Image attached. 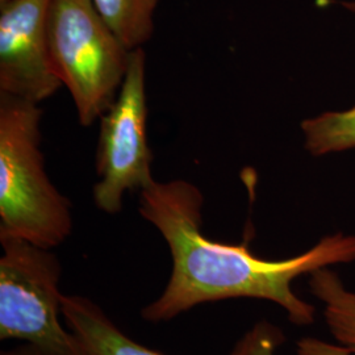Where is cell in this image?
Here are the masks:
<instances>
[{
    "mask_svg": "<svg viewBox=\"0 0 355 355\" xmlns=\"http://www.w3.org/2000/svg\"><path fill=\"white\" fill-rule=\"evenodd\" d=\"M204 196L189 180L154 182L140 191V215L158 229L168 245L173 270L162 295L141 316L170 321L196 305L249 297L282 306L297 327L316 321V306L299 297L292 283L318 268L355 262V236L333 233L311 249L271 261L252 253L248 242L214 241L202 232Z\"/></svg>",
    "mask_w": 355,
    "mask_h": 355,
    "instance_id": "cell-1",
    "label": "cell"
},
{
    "mask_svg": "<svg viewBox=\"0 0 355 355\" xmlns=\"http://www.w3.org/2000/svg\"><path fill=\"white\" fill-rule=\"evenodd\" d=\"M41 117L38 104L0 92V236L53 249L70 237L73 214L45 170Z\"/></svg>",
    "mask_w": 355,
    "mask_h": 355,
    "instance_id": "cell-2",
    "label": "cell"
},
{
    "mask_svg": "<svg viewBox=\"0 0 355 355\" xmlns=\"http://www.w3.org/2000/svg\"><path fill=\"white\" fill-rule=\"evenodd\" d=\"M51 64L89 127L114 104L132 51L105 24L91 0H51L48 15Z\"/></svg>",
    "mask_w": 355,
    "mask_h": 355,
    "instance_id": "cell-3",
    "label": "cell"
},
{
    "mask_svg": "<svg viewBox=\"0 0 355 355\" xmlns=\"http://www.w3.org/2000/svg\"><path fill=\"white\" fill-rule=\"evenodd\" d=\"M0 340H21L41 355H87L60 321L61 262L51 249L0 236Z\"/></svg>",
    "mask_w": 355,
    "mask_h": 355,
    "instance_id": "cell-4",
    "label": "cell"
},
{
    "mask_svg": "<svg viewBox=\"0 0 355 355\" xmlns=\"http://www.w3.org/2000/svg\"><path fill=\"white\" fill-rule=\"evenodd\" d=\"M153 153L148 142L146 55L132 51L130 64L114 104L101 117L96 152L99 182L94 187L96 207L110 215L123 209L129 191L150 187Z\"/></svg>",
    "mask_w": 355,
    "mask_h": 355,
    "instance_id": "cell-5",
    "label": "cell"
},
{
    "mask_svg": "<svg viewBox=\"0 0 355 355\" xmlns=\"http://www.w3.org/2000/svg\"><path fill=\"white\" fill-rule=\"evenodd\" d=\"M51 0L0 1V92L40 104L62 87L51 64Z\"/></svg>",
    "mask_w": 355,
    "mask_h": 355,
    "instance_id": "cell-6",
    "label": "cell"
},
{
    "mask_svg": "<svg viewBox=\"0 0 355 355\" xmlns=\"http://www.w3.org/2000/svg\"><path fill=\"white\" fill-rule=\"evenodd\" d=\"M62 318L87 355H165L129 338L99 305L85 296L64 295Z\"/></svg>",
    "mask_w": 355,
    "mask_h": 355,
    "instance_id": "cell-7",
    "label": "cell"
},
{
    "mask_svg": "<svg viewBox=\"0 0 355 355\" xmlns=\"http://www.w3.org/2000/svg\"><path fill=\"white\" fill-rule=\"evenodd\" d=\"M308 287L324 306V318L334 340L355 354V291L330 267L309 274Z\"/></svg>",
    "mask_w": 355,
    "mask_h": 355,
    "instance_id": "cell-8",
    "label": "cell"
},
{
    "mask_svg": "<svg viewBox=\"0 0 355 355\" xmlns=\"http://www.w3.org/2000/svg\"><path fill=\"white\" fill-rule=\"evenodd\" d=\"M105 24L129 51L142 48L153 36L158 0H91Z\"/></svg>",
    "mask_w": 355,
    "mask_h": 355,
    "instance_id": "cell-9",
    "label": "cell"
},
{
    "mask_svg": "<svg viewBox=\"0 0 355 355\" xmlns=\"http://www.w3.org/2000/svg\"><path fill=\"white\" fill-rule=\"evenodd\" d=\"M300 128L305 150L313 157L355 150V104L305 119Z\"/></svg>",
    "mask_w": 355,
    "mask_h": 355,
    "instance_id": "cell-10",
    "label": "cell"
},
{
    "mask_svg": "<svg viewBox=\"0 0 355 355\" xmlns=\"http://www.w3.org/2000/svg\"><path fill=\"white\" fill-rule=\"evenodd\" d=\"M283 343L282 329L268 321H259L242 336L230 355H277Z\"/></svg>",
    "mask_w": 355,
    "mask_h": 355,
    "instance_id": "cell-11",
    "label": "cell"
},
{
    "mask_svg": "<svg viewBox=\"0 0 355 355\" xmlns=\"http://www.w3.org/2000/svg\"><path fill=\"white\" fill-rule=\"evenodd\" d=\"M296 352L297 355H353L341 345L327 343L312 337L297 341Z\"/></svg>",
    "mask_w": 355,
    "mask_h": 355,
    "instance_id": "cell-12",
    "label": "cell"
},
{
    "mask_svg": "<svg viewBox=\"0 0 355 355\" xmlns=\"http://www.w3.org/2000/svg\"><path fill=\"white\" fill-rule=\"evenodd\" d=\"M1 355H41L36 347H33L32 345H23V346H17L12 350L8 352H3Z\"/></svg>",
    "mask_w": 355,
    "mask_h": 355,
    "instance_id": "cell-13",
    "label": "cell"
},
{
    "mask_svg": "<svg viewBox=\"0 0 355 355\" xmlns=\"http://www.w3.org/2000/svg\"><path fill=\"white\" fill-rule=\"evenodd\" d=\"M341 6L343 8L352 11V12H355V1H341Z\"/></svg>",
    "mask_w": 355,
    "mask_h": 355,
    "instance_id": "cell-14",
    "label": "cell"
},
{
    "mask_svg": "<svg viewBox=\"0 0 355 355\" xmlns=\"http://www.w3.org/2000/svg\"><path fill=\"white\" fill-rule=\"evenodd\" d=\"M0 1H4V0H0Z\"/></svg>",
    "mask_w": 355,
    "mask_h": 355,
    "instance_id": "cell-15",
    "label": "cell"
}]
</instances>
